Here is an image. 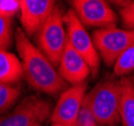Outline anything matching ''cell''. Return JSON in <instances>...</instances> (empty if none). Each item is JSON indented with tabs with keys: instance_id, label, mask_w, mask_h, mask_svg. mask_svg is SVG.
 Masks as SVG:
<instances>
[{
	"instance_id": "6da1fadb",
	"label": "cell",
	"mask_w": 134,
	"mask_h": 126,
	"mask_svg": "<svg viewBox=\"0 0 134 126\" xmlns=\"http://www.w3.org/2000/svg\"><path fill=\"white\" fill-rule=\"evenodd\" d=\"M15 45L23 69V76L34 89L48 95H57L66 90L67 84L54 66L30 41L21 28L16 30Z\"/></svg>"
},
{
	"instance_id": "7a4b0ae2",
	"label": "cell",
	"mask_w": 134,
	"mask_h": 126,
	"mask_svg": "<svg viewBox=\"0 0 134 126\" xmlns=\"http://www.w3.org/2000/svg\"><path fill=\"white\" fill-rule=\"evenodd\" d=\"M120 81L106 80L87 93L85 99L99 126H116L120 121Z\"/></svg>"
},
{
	"instance_id": "3957f363",
	"label": "cell",
	"mask_w": 134,
	"mask_h": 126,
	"mask_svg": "<svg viewBox=\"0 0 134 126\" xmlns=\"http://www.w3.org/2000/svg\"><path fill=\"white\" fill-rule=\"evenodd\" d=\"M64 16L65 13L62 7L55 5L49 17L36 33L37 47L54 66L59 65L68 45V33Z\"/></svg>"
},
{
	"instance_id": "277c9868",
	"label": "cell",
	"mask_w": 134,
	"mask_h": 126,
	"mask_svg": "<svg viewBox=\"0 0 134 126\" xmlns=\"http://www.w3.org/2000/svg\"><path fill=\"white\" fill-rule=\"evenodd\" d=\"M92 37L105 64L114 66L118 58L134 42V30L116 26L98 28L93 32Z\"/></svg>"
},
{
	"instance_id": "5b68a950",
	"label": "cell",
	"mask_w": 134,
	"mask_h": 126,
	"mask_svg": "<svg viewBox=\"0 0 134 126\" xmlns=\"http://www.w3.org/2000/svg\"><path fill=\"white\" fill-rule=\"evenodd\" d=\"M64 20L68 33V42L87 62L91 72L96 75L100 66V56L95 47L94 40L89 35L85 25L80 21L73 9L65 13Z\"/></svg>"
},
{
	"instance_id": "8992f818",
	"label": "cell",
	"mask_w": 134,
	"mask_h": 126,
	"mask_svg": "<svg viewBox=\"0 0 134 126\" xmlns=\"http://www.w3.org/2000/svg\"><path fill=\"white\" fill-rule=\"evenodd\" d=\"M52 104L30 95L22 100L10 113L0 118V126H34L52 115Z\"/></svg>"
},
{
	"instance_id": "52a82bcc",
	"label": "cell",
	"mask_w": 134,
	"mask_h": 126,
	"mask_svg": "<svg viewBox=\"0 0 134 126\" xmlns=\"http://www.w3.org/2000/svg\"><path fill=\"white\" fill-rule=\"evenodd\" d=\"M87 95V84L75 85L60 93L59 101L52 112V123L78 126V117Z\"/></svg>"
},
{
	"instance_id": "ba28073f",
	"label": "cell",
	"mask_w": 134,
	"mask_h": 126,
	"mask_svg": "<svg viewBox=\"0 0 134 126\" xmlns=\"http://www.w3.org/2000/svg\"><path fill=\"white\" fill-rule=\"evenodd\" d=\"M73 10L80 21L86 26H115L118 17L108 2L103 0H75L72 2Z\"/></svg>"
},
{
	"instance_id": "9c48e42d",
	"label": "cell",
	"mask_w": 134,
	"mask_h": 126,
	"mask_svg": "<svg viewBox=\"0 0 134 126\" xmlns=\"http://www.w3.org/2000/svg\"><path fill=\"white\" fill-rule=\"evenodd\" d=\"M55 5L53 0H20V22L26 35L38 32Z\"/></svg>"
},
{
	"instance_id": "30bf717a",
	"label": "cell",
	"mask_w": 134,
	"mask_h": 126,
	"mask_svg": "<svg viewBox=\"0 0 134 126\" xmlns=\"http://www.w3.org/2000/svg\"><path fill=\"white\" fill-rule=\"evenodd\" d=\"M58 66V72L63 80L73 86L84 84L91 73V69L87 62L75 51L69 42Z\"/></svg>"
},
{
	"instance_id": "8fae6325",
	"label": "cell",
	"mask_w": 134,
	"mask_h": 126,
	"mask_svg": "<svg viewBox=\"0 0 134 126\" xmlns=\"http://www.w3.org/2000/svg\"><path fill=\"white\" fill-rule=\"evenodd\" d=\"M23 76L20 60L12 53L0 50V84L14 85Z\"/></svg>"
},
{
	"instance_id": "7c38bea8",
	"label": "cell",
	"mask_w": 134,
	"mask_h": 126,
	"mask_svg": "<svg viewBox=\"0 0 134 126\" xmlns=\"http://www.w3.org/2000/svg\"><path fill=\"white\" fill-rule=\"evenodd\" d=\"M121 107L120 120L122 126H134V87L130 80L123 77L120 80Z\"/></svg>"
},
{
	"instance_id": "4fadbf2b",
	"label": "cell",
	"mask_w": 134,
	"mask_h": 126,
	"mask_svg": "<svg viewBox=\"0 0 134 126\" xmlns=\"http://www.w3.org/2000/svg\"><path fill=\"white\" fill-rule=\"evenodd\" d=\"M113 68L115 75L122 78L134 72V42L118 58Z\"/></svg>"
},
{
	"instance_id": "5bb4252c",
	"label": "cell",
	"mask_w": 134,
	"mask_h": 126,
	"mask_svg": "<svg viewBox=\"0 0 134 126\" xmlns=\"http://www.w3.org/2000/svg\"><path fill=\"white\" fill-rule=\"evenodd\" d=\"M20 95V89L14 85L0 84V113L5 112L13 105Z\"/></svg>"
},
{
	"instance_id": "9a60e30c",
	"label": "cell",
	"mask_w": 134,
	"mask_h": 126,
	"mask_svg": "<svg viewBox=\"0 0 134 126\" xmlns=\"http://www.w3.org/2000/svg\"><path fill=\"white\" fill-rule=\"evenodd\" d=\"M12 43V19L0 15V50L7 51Z\"/></svg>"
},
{
	"instance_id": "2e32d148",
	"label": "cell",
	"mask_w": 134,
	"mask_h": 126,
	"mask_svg": "<svg viewBox=\"0 0 134 126\" xmlns=\"http://www.w3.org/2000/svg\"><path fill=\"white\" fill-rule=\"evenodd\" d=\"M122 3L123 5L120 8L122 22L127 29L134 30V1H126Z\"/></svg>"
},
{
	"instance_id": "e0dca14e",
	"label": "cell",
	"mask_w": 134,
	"mask_h": 126,
	"mask_svg": "<svg viewBox=\"0 0 134 126\" xmlns=\"http://www.w3.org/2000/svg\"><path fill=\"white\" fill-rule=\"evenodd\" d=\"M78 126H95L98 125L97 121L95 119L94 114L92 112L91 108L89 106L86 99H84L83 105L81 107L79 117H78Z\"/></svg>"
},
{
	"instance_id": "ac0fdd59",
	"label": "cell",
	"mask_w": 134,
	"mask_h": 126,
	"mask_svg": "<svg viewBox=\"0 0 134 126\" xmlns=\"http://www.w3.org/2000/svg\"><path fill=\"white\" fill-rule=\"evenodd\" d=\"M20 12V0H0V15L12 19Z\"/></svg>"
},
{
	"instance_id": "d6986e66",
	"label": "cell",
	"mask_w": 134,
	"mask_h": 126,
	"mask_svg": "<svg viewBox=\"0 0 134 126\" xmlns=\"http://www.w3.org/2000/svg\"><path fill=\"white\" fill-rule=\"evenodd\" d=\"M51 126H70V125H65V124H60V123H52Z\"/></svg>"
},
{
	"instance_id": "ffe728a7",
	"label": "cell",
	"mask_w": 134,
	"mask_h": 126,
	"mask_svg": "<svg viewBox=\"0 0 134 126\" xmlns=\"http://www.w3.org/2000/svg\"><path fill=\"white\" fill-rule=\"evenodd\" d=\"M131 82H132V84H133V87H134V77L132 78V81H131Z\"/></svg>"
},
{
	"instance_id": "44dd1931",
	"label": "cell",
	"mask_w": 134,
	"mask_h": 126,
	"mask_svg": "<svg viewBox=\"0 0 134 126\" xmlns=\"http://www.w3.org/2000/svg\"><path fill=\"white\" fill-rule=\"evenodd\" d=\"M34 126H41V124H37V125H34Z\"/></svg>"
},
{
	"instance_id": "7402d4cb",
	"label": "cell",
	"mask_w": 134,
	"mask_h": 126,
	"mask_svg": "<svg viewBox=\"0 0 134 126\" xmlns=\"http://www.w3.org/2000/svg\"><path fill=\"white\" fill-rule=\"evenodd\" d=\"M95 126H99V125H95Z\"/></svg>"
}]
</instances>
